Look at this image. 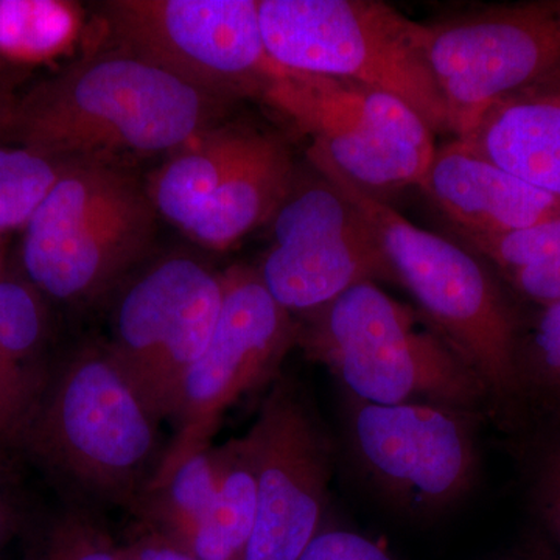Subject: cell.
Returning <instances> with one entry per match:
<instances>
[{
  "label": "cell",
  "instance_id": "3",
  "mask_svg": "<svg viewBox=\"0 0 560 560\" xmlns=\"http://www.w3.org/2000/svg\"><path fill=\"white\" fill-rule=\"evenodd\" d=\"M308 160L370 223L396 282L410 291L420 315L480 378L489 412L506 411L523 394L522 340L514 312L492 272L471 250L416 226L326 162Z\"/></svg>",
  "mask_w": 560,
  "mask_h": 560
},
{
  "label": "cell",
  "instance_id": "35",
  "mask_svg": "<svg viewBox=\"0 0 560 560\" xmlns=\"http://www.w3.org/2000/svg\"><path fill=\"white\" fill-rule=\"evenodd\" d=\"M556 97H559V98H560V94H559V95H556Z\"/></svg>",
  "mask_w": 560,
  "mask_h": 560
},
{
  "label": "cell",
  "instance_id": "8",
  "mask_svg": "<svg viewBox=\"0 0 560 560\" xmlns=\"http://www.w3.org/2000/svg\"><path fill=\"white\" fill-rule=\"evenodd\" d=\"M260 98L311 136L308 158L378 200L419 187L436 151L434 132L407 103L353 81L276 65Z\"/></svg>",
  "mask_w": 560,
  "mask_h": 560
},
{
  "label": "cell",
  "instance_id": "29",
  "mask_svg": "<svg viewBox=\"0 0 560 560\" xmlns=\"http://www.w3.org/2000/svg\"><path fill=\"white\" fill-rule=\"evenodd\" d=\"M508 276L515 289L544 307L560 302V260L522 268Z\"/></svg>",
  "mask_w": 560,
  "mask_h": 560
},
{
  "label": "cell",
  "instance_id": "9",
  "mask_svg": "<svg viewBox=\"0 0 560 560\" xmlns=\"http://www.w3.org/2000/svg\"><path fill=\"white\" fill-rule=\"evenodd\" d=\"M423 27L456 138L495 103L560 94V0L482 7Z\"/></svg>",
  "mask_w": 560,
  "mask_h": 560
},
{
  "label": "cell",
  "instance_id": "23",
  "mask_svg": "<svg viewBox=\"0 0 560 560\" xmlns=\"http://www.w3.org/2000/svg\"><path fill=\"white\" fill-rule=\"evenodd\" d=\"M47 335L43 294L27 280L0 276V350L14 360L36 364Z\"/></svg>",
  "mask_w": 560,
  "mask_h": 560
},
{
  "label": "cell",
  "instance_id": "19",
  "mask_svg": "<svg viewBox=\"0 0 560 560\" xmlns=\"http://www.w3.org/2000/svg\"><path fill=\"white\" fill-rule=\"evenodd\" d=\"M220 445L194 453L143 490L132 517L143 528L189 551L198 526L215 499L220 480Z\"/></svg>",
  "mask_w": 560,
  "mask_h": 560
},
{
  "label": "cell",
  "instance_id": "2",
  "mask_svg": "<svg viewBox=\"0 0 560 560\" xmlns=\"http://www.w3.org/2000/svg\"><path fill=\"white\" fill-rule=\"evenodd\" d=\"M161 420L106 341L44 368L31 411L5 441L57 482L66 503L132 514L160 466Z\"/></svg>",
  "mask_w": 560,
  "mask_h": 560
},
{
  "label": "cell",
  "instance_id": "30",
  "mask_svg": "<svg viewBox=\"0 0 560 560\" xmlns=\"http://www.w3.org/2000/svg\"><path fill=\"white\" fill-rule=\"evenodd\" d=\"M135 537L120 545L119 560H198L189 551L138 525Z\"/></svg>",
  "mask_w": 560,
  "mask_h": 560
},
{
  "label": "cell",
  "instance_id": "33",
  "mask_svg": "<svg viewBox=\"0 0 560 560\" xmlns=\"http://www.w3.org/2000/svg\"><path fill=\"white\" fill-rule=\"evenodd\" d=\"M539 492L545 521L560 541V445L545 464Z\"/></svg>",
  "mask_w": 560,
  "mask_h": 560
},
{
  "label": "cell",
  "instance_id": "15",
  "mask_svg": "<svg viewBox=\"0 0 560 560\" xmlns=\"http://www.w3.org/2000/svg\"><path fill=\"white\" fill-rule=\"evenodd\" d=\"M419 189L459 235L511 234L560 219V198L501 171L458 139L436 147Z\"/></svg>",
  "mask_w": 560,
  "mask_h": 560
},
{
  "label": "cell",
  "instance_id": "16",
  "mask_svg": "<svg viewBox=\"0 0 560 560\" xmlns=\"http://www.w3.org/2000/svg\"><path fill=\"white\" fill-rule=\"evenodd\" d=\"M471 151L560 198V98L495 103L458 138Z\"/></svg>",
  "mask_w": 560,
  "mask_h": 560
},
{
  "label": "cell",
  "instance_id": "22",
  "mask_svg": "<svg viewBox=\"0 0 560 560\" xmlns=\"http://www.w3.org/2000/svg\"><path fill=\"white\" fill-rule=\"evenodd\" d=\"M119 548L98 511L66 503L43 523L27 560H119Z\"/></svg>",
  "mask_w": 560,
  "mask_h": 560
},
{
  "label": "cell",
  "instance_id": "13",
  "mask_svg": "<svg viewBox=\"0 0 560 560\" xmlns=\"http://www.w3.org/2000/svg\"><path fill=\"white\" fill-rule=\"evenodd\" d=\"M245 436L257 512L243 560H300L323 529L337 444L300 383L280 374Z\"/></svg>",
  "mask_w": 560,
  "mask_h": 560
},
{
  "label": "cell",
  "instance_id": "14",
  "mask_svg": "<svg viewBox=\"0 0 560 560\" xmlns=\"http://www.w3.org/2000/svg\"><path fill=\"white\" fill-rule=\"evenodd\" d=\"M318 176L302 187L294 183L270 221L272 245L256 268L265 289L291 315L318 311L359 283L396 282L370 223Z\"/></svg>",
  "mask_w": 560,
  "mask_h": 560
},
{
  "label": "cell",
  "instance_id": "6",
  "mask_svg": "<svg viewBox=\"0 0 560 560\" xmlns=\"http://www.w3.org/2000/svg\"><path fill=\"white\" fill-rule=\"evenodd\" d=\"M156 217L124 168L68 162L24 228L25 280L55 301L101 300L142 259Z\"/></svg>",
  "mask_w": 560,
  "mask_h": 560
},
{
  "label": "cell",
  "instance_id": "21",
  "mask_svg": "<svg viewBox=\"0 0 560 560\" xmlns=\"http://www.w3.org/2000/svg\"><path fill=\"white\" fill-rule=\"evenodd\" d=\"M83 27L79 7L62 0H0V62L13 69L65 57Z\"/></svg>",
  "mask_w": 560,
  "mask_h": 560
},
{
  "label": "cell",
  "instance_id": "10",
  "mask_svg": "<svg viewBox=\"0 0 560 560\" xmlns=\"http://www.w3.org/2000/svg\"><path fill=\"white\" fill-rule=\"evenodd\" d=\"M102 10L114 49L223 103L260 97L276 66L257 0H110Z\"/></svg>",
  "mask_w": 560,
  "mask_h": 560
},
{
  "label": "cell",
  "instance_id": "1",
  "mask_svg": "<svg viewBox=\"0 0 560 560\" xmlns=\"http://www.w3.org/2000/svg\"><path fill=\"white\" fill-rule=\"evenodd\" d=\"M224 103L117 49L16 94L0 139L60 162L116 165L173 153L212 128Z\"/></svg>",
  "mask_w": 560,
  "mask_h": 560
},
{
  "label": "cell",
  "instance_id": "26",
  "mask_svg": "<svg viewBox=\"0 0 560 560\" xmlns=\"http://www.w3.org/2000/svg\"><path fill=\"white\" fill-rule=\"evenodd\" d=\"M66 165L55 171L0 183V235L27 226Z\"/></svg>",
  "mask_w": 560,
  "mask_h": 560
},
{
  "label": "cell",
  "instance_id": "27",
  "mask_svg": "<svg viewBox=\"0 0 560 560\" xmlns=\"http://www.w3.org/2000/svg\"><path fill=\"white\" fill-rule=\"evenodd\" d=\"M530 370L523 372V390L529 377L560 393V302L547 305L530 341Z\"/></svg>",
  "mask_w": 560,
  "mask_h": 560
},
{
  "label": "cell",
  "instance_id": "18",
  "mask_svg": "<svg viewBox=\"0 0 560 560\" xmlns=\"http://www.w3.org/2000/svg\"><path fill=\"white\" fill-rule=\"evenodd\" d=\"M260 138L259 132L241 128L212 127L173 151L147 187L158 215L186 232L201 206L249 156Z\"/></svg>",
  "mask_w": 560,
  "mask_h": 560
},
{
  "label": "cell",
  "instance_id": "4",
  "mask_svg": "<svg viewBox=\"0 0 560 560\" xmlns=\"http://www.w3.org/2000/svg\"><path fill=\"white\" fill-rule=\"evenodd\" d=\"M296 346L361 400L489 412L488 393L466 360L419 311L377 283H359L301 315Z\"/></svg>",
  "mask_w": 560,
  "mask_h": 560
},
{
  "label": "cell",
  "instance_id": "20",
  "mask_svg": "<svg viewBox=\"0 0 560 560\" xmlns=\"http://www.w3.org/2000/svg\"><path fill=\"white\" fill-rule=\"evenodd\" d=\"M219 489L189 552L198 560H243L257 512L256 466L245 434L220 445Z\"/></svg>",
  "mask_w": 560,
  "mask_h": 560
},
{
  "label": "cell",
  "instance_id": "7",
  "mask_svg": "<svg viewBox=\"0 0 560 560\" xmlns=\"http://www.w3.org/2000/svg\"><path fill=\"white\" fill-rule=\"evenodd\" d=\"M478 412L431 404L381 405L341 390L350 469L386 510L425 521L447 514L480 477Z\"/></svg>",
  "mask_w": 560,
  "mask_h": 560
},
{
  "label": "cell",
  "instance_id": "12",
  "mask_svg": "<svg viewBox=\"0 0 560 560\" xmlns=\"http://www.w3.org/2000/svg\"><path fill=\"white\" fill-rule=\"evenodd\" d=\"M223 272L191 257L156 261L121 289L106 341L156 418L171 420L180 386L212 337Z\"/></svg>",
  "mask_w": 560,
  "mask_h": 560
},
{
  "label": "cell",
  "instance_id": "25",
  "mask_svg": "<svg viewBox=\"0 0 560 560\" xmlns=\"http://www.w3.org/2000/svg\"><path fill=\"white\" fill-rule=\"evenodd\" d=\"M43 374V366H27L0 350V440L3 442L31 411Z\"/></svg>",
  "mask_w": 560,
  "mask_h": 560
},
{
  "label": "cell",
  "instance_id": "11",
  "mask_svg": "<svg viewBox=\"0 0 560 560\" xmlns=\"http://www.w3.org/2000/svg\"><path fill=\"white\" fill-rule=\"evenodd\" d=\"M223 285L219 319L180 386L171 418L175 433L153 478L212 445L224 412L243 394L275 381L296 346L298 319L268 293L256 268H230Z\"/></svg>",
  "mask_w": 560,
  "mask_h": 560
},
{
  "label": "cell",
  "instance_id": "34",
  "mask_svg": "<svg viewBox=\"0 0 560 560\" xmlns=\"http://www.w3.org/2000/svg\"><path fill=\"white\" fill-rule=\"evenodd\" d=\"M18 73L16 69L10 68V66L0 62V120H2L3 114L7 113L11 102L16 97Z\"/></svg>",
  "mask_w": 560,
  "mask_h": 560
},
{
  "label": "cell",
  "instance_id": "31",
  "mask_svg": "<svg viewBox=\"0 0 560 560\" xmlns=\"http://www.w3.org/2000/svg\"><path fill=\"white\" fill-rule=\"evenodd\" d=\"M65 164L22 147H0V183L55 171Z\"/></svg>",
  "mask_w": 560,
  "mask_h": 560
},
{
  "label": "cell",
  "instance_id": "28",
  "mask_svg": "<svg viewBox=\"0 0 560 560\" xmlns=\"http://www.w3.org/2000/svg\"><path fill=\"white\" fill-rule=\"evenodd\" d=\"M300 560H394L381 545L355 530L320 529Z\"/></svg>",
  "mask_w": 560,
  "mask_h": 560
},
{
  "label": "cell",
  "instance_id": "32",
  "mask_svg": "<svg viewBox=\"0 0 560 560\" xmlns=\"http://www.w3.org/2000/svg\"><path fill=\"white\" fill-rule=\"evenodd\" d=\"M27 508L16 482L5 471H0V544L27 522Z\"/></svg>",
  "mask_w": 560,
  "mask_h": 560
},
{
  "label": "cell",
  "instance_id": "5",
  "mask_svg": "<svg viewBox=\"0 0 560 560\" xmlns=\"http://www.w3.org/2000/svg\"><path fill=\"white\" fill-rule=\"evenodd\" d=\"M280 68L364 84L407 103L433 132H452L425 27L378 0H257Z\"/></svg>",
  "mask_w": 560,
  "mask_h": 560
},
{
  "label": "cell",
  "instance_id": "17",
  "mask_svg": "<svg viewBox=\"0 0 560 560\" xmlns=\"http://www.w3.org/2000/svg\"><path fill=\"white\" fill-rule=\"evenodd\" d=\"M296 183L282 140L261 135L256 149L198 210L186 234L210 249H228L268 223Z\"/></svg>",
  "mask_w": 560,
  "mask_h": 560
},
{
  "label": "cell",
  "instance_id": "24",
  "mask_svg": "<svg viewBox=\"0 0 560 560\" xmlns=\"http://www.w3.org/2000/svg\"><path fill=\"white\" fill-rule=\"evenodd\" d=\"M475 253L508 275L534 265L560 260V219L511 234L459 235Z\"/></svg>",
  "mask_w": 560,
  "mask_h": 560
}]
</instances>
